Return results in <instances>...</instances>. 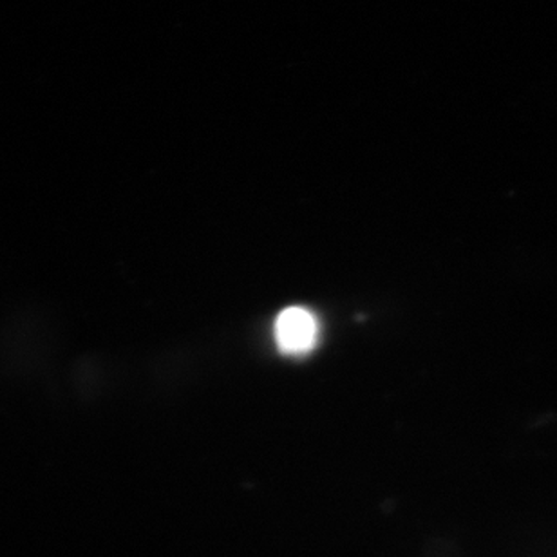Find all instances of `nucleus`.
I'll list each match as a JSON object with an SVG mask.
<instances>
[{
	"label": "nucleus",
	"instance_id": "nucleus-1",
	"mask_svg": "<svg viewBox=\"0 0 557 557\" xmlns=\"http://www.w3.org/2000/svg\"><path fill=\"white\" fill-rule=\"evenodd\" d=\"M319 338V322L306 308H288L275 321V341L284 354H308Z\"/></svg>",
	"mask_w": 557,
	"mask_h": 557
}]
</instances>
